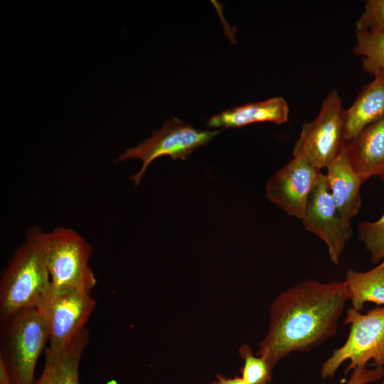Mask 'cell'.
I'll return each instance as SVG.
<instances>
[{"instance_id":"cell-15","label":"cell","mask_w":384,"mask_h":384,"mask_svg":"<svg viewBox=\"0 0 384 384\" xmlns=\"http://www.w3.org/2000/svg\"><path fill=\"white\" fill-rule=\"evenodd\" d=\"M89 337L88 330L85 329L66 348L60 350L48 348L42 372L34 384H80V362Z\"/></svg>"},{"instance_id":"cell-13","label":"cell","mask_w":384,"mask_h":384,"mask_svg":"<svg viewBox=\"0 0 384 384\" xmlns=\"http://www.w3.org/2000/svg\"><path fill=\"white\" fill-rule=\"evenodd\" d=\"M343 116L347 142L368 125L384 118V70L374 75L351 107L343 110Z\"/></svg>"},{"instance_id":"cell-23","label":"cell","mask_w":384,"mask_h":384,"mask_svg":"<svg viewBox=\"0 0 384 384\" xmlns=\"http://www.w3.org/2000/svg\"><path fill=\"white\" fill-rule=\"evenodd\" d=\"M215 384H246L242 377L225 378L222 375H217V380Z\"/></svg>"},{"instance_id":"cell-12","label":"cell","mask_w":384,"mask_h":384,"mask_svg":"<svg viewBox=\"0 0 384 384\" xmlns=\"http://www.w3.org/2000/svg\"><path fill=\"white\" fill-rule=\"evenodd\" d=\"M355 171L366 181L384 176V118L368 125L347 143Z\"/></svg>"},{"instance_id":"cell-21","label":"cell","mask_w":384,"mask_h":384,"mask_svg":"<svg viewBox=\"0 0 384 384\" xmlns=\"http://www.w3.org/2000/svg\"><path fill=\"white\" fill-rule=\"evenodd\" d=\"M383 375V366H375L374 368L359 367L353 370L346 384H368L378 380Z\"/></svg>"},{"instance_id":"cell-22","label":"cell","mask_w":384,"mask_h":384,"mask_svg":"<svg viewBox=\"0 0 384 384\" xmlns=\"http://www.w3.org/2000/svg\"><path fill=\"white\" fill-rule=\"evenodd\" d=\"M0 384H14L4 360L0 358Z\"/></svg>"},{"instance_id":"cell-16","label":"cell","mask_w":384,"mask_h":384,"mask_svg":"<svg viewBox=\"0 0 384 384\" xmlns=\"http://www.w3.org/2000/svg\"><path fill=\"white\" fill-rule=\"evenodd\" d=\"M344 281L354 309L361 311L368 302L384 305V260L367 271L348 270Z\"/></svg>"},{"instance_id":"cell-17","label":"cell","mask_w":384,"mask_h":384,"mask_svg":"<svg viewBox=\"0 0 384 384\" xmlns=\"http://www.w3.org/2000/svg\"><path fill=\"white\" fill-rule=\"evenodd\" d=\"M353 53L361 57L365 72L374 75L384 70V31H356Z\"/></svg>"},{"instance_id":"cell-3","label":"cell","mask_w":384,"mask_h":384,"mask_svg":"<svg viewBox=\"0 0 384 384\" xmlns=\"http://www.w3.org/2000/svg\"><path fill=\"white\" fill-rule=\"evenodd\" d=\"M0 358L14 384H34L38 358L48 341L46 326L36 307L23 309L1 321Z\"/></svg>"},{"instance_id":"cell-27","label":"cell","mask_w":384,"mask_h":384,"mask_svg":"<svg viewBox=\"0 0 384 384\" xmlns=\"http://www.w3.org/2000/svg\"><path fill=\"white\" fill-rule=\"evenodd\" d=\"M384 366V365H383Z\"/></svg>"},{"instance_id":"cell-10","label":"cell","mask_w":384,"mask_h":384,"mask_svg":"<svg viewBox=\"0 0 384 384\" xmlns=\"http://www.w3.org/2000/svg\"><path fill=\"white\" fill-rule=\"evenodd\" d=\"M321 174L304 159L293 157L267 181V197L289 215L302 220Z\"/></svg>"},{"instance_id":"cell-9","label":"cell","mask_w":384,"mask_h":384,"mask_svg":"<svg viewBox=\"0 0 384 384\" xmlns=\"http://www.w3.org/2000/svg\"><path fill=\"white\" fill-rule=\"evenodd\" d=\"M304 228L326 245L331 261L337 265L345 246L353 235L351 220L338 210L321 173L301 220Z\"/></svg>"},{"instance_id":"cell-7","label":"cell","mask_w":384,"mask_h":384,"mask_svg":"<svg viewBox=\"0 0 384 384\" xmlns=\"http://www.w3.org/2000/svg\"><path fill=\"white\" fill-rule=\"evenodd\" d=\"M46 260L51 284L90 292L97 279L90 266L92 248L75 230L57 227L46 233Z\"/></svg>"},{"instance_id":"cell-24","label":"cell","mask_w":384,"mask_h":384,"mask_svg":"<svg viewBox=\"0 0 384 384\" xmlns=\"http://www.w3.org/2000/svg\"><path fill=\"white\" fill-rule=\"evenodd\" d=\"M380 384H384V378H383L382 382L380 383Z\"/></svg>"},{"instance_id":"cell-14","label":"cell","mask_w":384,"mask_h":384,"mask_svg":"<svg viewBox=\"0 0 384 384\" xmlns=\"http://www.w3.org/2000/svg\"><path fill=\"white\" fill-rule=\"evenodd\" d=\"M289 113L286 100L281 97H274L220 112L211 117L207 125L213 128H229L265 122L279 124L288 120Z\"/></svg>"},{"instance_id":"cell-19","label":"cell","mask_w":384,"mask_h":384,"mask_svg":"<svg viewBox=\"0 0 384 384\" xmlns=\"http://www.w3.org/2000/svg\"><path fill=\"white\" fill-rule=\"evenodd\" d=\"M239 353L244 361L242 378L246 384H268L272 369L262 357L254 356L248 345H242Z\"/></svg>"},{"instance_id":"cell-6","label":"cell","mask_w":384,"mask_h":384,"mask_svg":"<svg viewBox=\"0 0 384 384\" xmlns=\"http://www.w3.org/2000/svg\"><path fill=\"white\" fill-rule=\"evenodd\" d=\"M344 323L350 326L348 336L323 363L321 375L324 378L332 377L347 360L349 365L346 373L366 366L370 360L375 366L384 365V307L366 314L351 307L347 311Z\"/></svg>"},{"instance_id":"cell-11","label":"cell","mask_w":384,"mask_h":384,"mask_svg":"<svg viewBox=\"0 0 384 384\" xmlns=\"http://www.w3.org/2000/svg\"><path fill=\"white\" fill-rule=\"evenodd\" d=\"M326 169L331 195L341 213L351 220L361 209V188L365 181L351 164L347 144Z\"/></svg>"},{"instance_id":"cell-2","label":"cell","mask_w":384,"mask_h":384,"mask_svg":"<svg viewBox=\"0 0 384 384\" xmlns=\"http://www.w3.org/2000/svg\"><path fill=\"white\" fill-rule=\"evenodd\" d=\"M46 232L38 225L30 228L3 272L0 282V319L16 311L36 307L50 286L46 260Z\"/></svg>"},{"instance_id":"cell-8","label":"cell","mask_w":384,"mask_h":384,"mask_svg":"<svg viewBox=\"0 0 384 384\" xmlns=\"http://www.w3.org/2000/svg\"><path fill=\"white\" fill-rule=\"evenodd\" d=\"M220 132L196 129L191 124L176 117L166 120L162 127L137 146L127 149L115 162L128 159H140L143 165L131 179L136 186L140 183L148 166L156 159L169 156L173 159H186L192 152L211 140Z\"/></svg>"},{"instance_id":"cell-4","label":"cell","mask_w":384,"mask_h":384,"mask_svg":"<svg viewBox=\"0 0 384 384\" xmlns=\"http://www.w3.org/2000/svg\"><path fill=\"white\" fill-rule=\"evenodd\" d=\"M96 301L90 292L67 286H50L36 306L48 334L49 348L69 346L85 329Z\"/></svg>"},{"instance_id":"cell-25","label":"cell","mask_w":384,"mask_h":384,"mask_svg":"<svg viewBox=\"0 0 384 384\" xmlns=\"http://www.w3.org/2000/svg\"><path fill=\"white\" fill-rule=\"evenodd\" d=\"M382 178H383V181H384V176L382 177Z\"/></svg>"},{"instance_id":"cell-18","label":"cell","mask_w":384,"mask_h":384,"mask_svg":"<svg viewBox=\"0 0 384 384\" xmlns=\"http://www.w3.org/2000/svg\"><path fill=\"white\" fill-rule=\"evenodd\" d=\"M358 238L370 254L373 262L384 260V213L374 221H362L357 228Z\"/></svg>"},{"instance_id":"cell-20","label":"cell","mask_w":384,"mask_h":384,"mask_svg":"<svg viewBox=\"0 0 384 384\" xmlns=\"http://www.w3.org/2000/svg\"><path fill=\"white\" fill-rule=\"evenodd\" d=\"M357 31H384V0H367L365 10L356 21Z\"/></svg>"},{"instance_id":"cell-1","label":"cell","mask_w":384,"mask_h":384,"mask_svg":"<svg viewBox=\"0 0 384 384\" xmlns=\"http://www.w3.org/2000/svg\"><path fill=\"white\" fill-rule=\"evenodd\" d=\"M345 281L303 280L279 294L270 309L267 333L256 355L273 369L293 352H305L333 336L346 302Z\"/></svg>"},{"instance_id":"cell-26","label":"cell","mask_w":384,"mask_h":384,"mask_svg":"<svg viewBox=\"0 0 384 384\" xmlns=\"http://www.w3.org/2000/svg\"><path fill=\"white\" fill-rule=\"evenodd\" d=\"M210 384H215V383H214V382H213V383H210Z\"/></svg>"},{"instance_id":"cell-5","label":"cell","mask_w":384,"mask_h":384,"mask_svg":"<svg viewBox=\"0 0 384 384\" xmlns=\"http://www.w3.org/2000/svg\"><path fill=\"white\" fill-rule=\"evenodd\" d=\"M343 112L341 98L332 90L323 100L318 115L302 124L293 157L302 158L320 171L326 169L348 143Z\"/></svg>"}]
</instances>
